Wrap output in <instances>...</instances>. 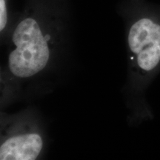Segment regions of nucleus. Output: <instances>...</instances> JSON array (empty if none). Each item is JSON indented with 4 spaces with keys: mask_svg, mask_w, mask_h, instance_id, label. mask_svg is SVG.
Listing matches in <instances>:
<instances>
[{
    "mask_svg": "<svg viewBox=\"0 0 160 160\" xmlns=\"http://www.w3.org/2000/svg\"><path fill=\"white\" fill-rule=\"evenodd\" d=\"M46 37L36 18L28 17L19 22L12 37L16 49L8 57L9 70L15 77H31L45 68L50 58Z\"/></svg>",
    "mask_w": 160,
    "mask_h": 160,
    "instance_id": "nucleus-1",
    "label": "nucleus"
},
{
    "mask_svg": "<svg viewBox=\"0 0 160 160\" xmlns=\"http://www.w3.org/2000/svg\"><path fill=\"white\" fill-rule=\"evenodd\" d=\"M130 50L139 68L153 71L160 62V25L149 18H141L132 25L128 33Z\"/></svg>",
    "mask_w": 160,
    "mask_h": 160,
    "instance_id": "nucleus-2",
    "label": "nucleus"
},
{
    "mask_svg": "<svg viewBox=\"0 0 160 160\" xmlns=\"http://www.w3.org/2000/svg\"><path fill=\"white\" fill-rule=\"evenodd\" d=\"M43 147V141L37 133L13 136L0 146L1 160H34Z\"/></svg>",
    "mask_w": 160,
    "mask_h": 160,
    "instance_id": "nucleus-3",
    "label": "nucleus"
},
{
    "mask_svg": "<svg viewBox=\"0 0 160 160\" xmlns=\"http://www.w3.org/2000/svg\"><path fill=\"white\" fill-rule=\"evenodd\" d=\"M8 8L5 0H0V31H3L8 23Z\"/></svg>",
    "mask_w": 160,
    "mask_h": 160,
    "instance_id": "nucleus-4",
    "label": "nucleus"
}]
</instances>
